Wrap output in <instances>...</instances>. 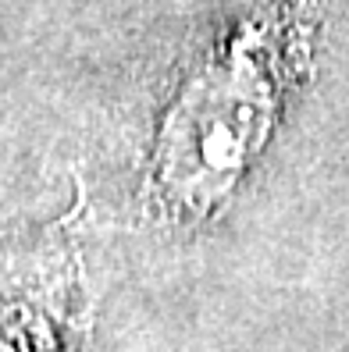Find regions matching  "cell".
Segmentation results:
<instances>
[{
	"label": "cell",
	"mask_w": 349,
	"mask_h": 352,
	"mask_svg": "<svg viewBox=\"0 0 349 352\" xmlns=\"http://www.w3.org/2000/svg\"><path fill=\"white\" fill-rule=\"evenodd\" d=\"M299 36L285 11L246 22L175 100L160 125L150 199L171 221H203L235 189L268 139L299 57Z\"/></svg>",
	"instance_id": "6da1fadb"
},
{
	"label": "cell",
	"mask_w": 349,
	"mask_h": 352,
	"mask_svg": "<svg viewBox=\"0 0 349 352\" xmlns=\"http://www.w3.org/2000/svg\"><path fill=\"white\" fill-rule=\"evenodd\" d=\"M0 352H65L43 306L32 309L22 299L0 306Z\"/></svg>",
	"instance_id": "7a4b0ae2"
}]
</instances>
